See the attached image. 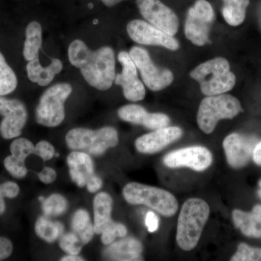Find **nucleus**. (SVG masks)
I'll use <instances>...</instances> for the list:
<instances>
[{"label": "nucleus", "mask_w": 261, "mask_h": 261, "mask_svg": "<svg viewBox=\"0 0 261 261\" xmlns=\"http://www.w3.org/2000/svg\"><path fill=\"white\" fill-rule=\"evenodd\" d=\"M252 160L257 166H261V141L257 143L252 154Z\"/></svg>", "instance_id": "nucleus-39"}, {"label": "nucleus", "mask_w": 261, "mask_h": 261, "mask_svg": "<svg viewBox=\"0 0 261 261\" xmlns=\"http://www.w3.org/2000/svg\"><path fill=\"white\" fill-rule=\"evenodd\" d=\"M17 86L18 80L16 75L0 51V96L7 95L14 92Z\"/></svg>", "instance_id": "nucleus-28"}, {"label": "nucleus", "mask_w": 261, "mask_h": 261, "mask_svg": "<svg viewBox=\"0 0 261 261\" xmlns=\"http://www.w3.org/2000/svg\"><path fill=\"white\" fill-rule=\"evenodd\" d=\"M210 216V207L200 198L185 201L178 216L176 243L184 251H191L200 240Z\"/></svg>", "instance_id": "nucleus-2"}, {"label": "nucleus", "mask_w": 261, "mask_h": 261, "mask_svg": "<svg viewBox=\"0 0 261 261\" xmlns=\"http://www.w3.org/2000/svg\"><path fill=\"white\" fill-rule=\"evenodd\" d=\"M222 14L226 23L231 27H238L245 21L250 0H223Z\"/></svg>", "instance_id": "nucleus-26"}, {"label": "nucleus", "mask_w": 261, "mask_h": 261, "mask_svg": "<svg viewBox=\"0 0 261 261\" xmlns=\"http://www.w3.org/2000/svg\"><path fill=\"white\" fill-rule=\"evenodd\" d=\"M73 232L78 235L83 245H87L94 238V224L91 222L90 216L87 211L80 209L73 214L71 221Z\"/></svg>", "instance_id": "nucleus-27"}, {"label": "nucleus", "mask_w": 261, "mask_h": 261, "mask_svg": "<svg viewBox=\"0 0 261 261\" xmlns=\"http://www.w3.org/2000/svg\"><path fill=\"white\" fill-rule=\"evenodd\" d=\"M255 136L233 133L228 135L223 142L226 160L233 168L245 167L252 159L254 149L257 145Z\"/></svg>", "instance_id": "nucleus-14"}, {"label": "nucleus", "mask_w": 261, "mask_h": 261, "mask_svg": "<svg viewBox=\"0 0 261 261\" xmlns=\"http://www.w3.org/2000/svg\"><path fill=\"white\" fill-rule=\"evenodd\" d=\"M45 200V198H44V197H39V200L41 202H44V200Z\"/></svg>", "instance_id": "nucleus-44"}, {"label": "nucleus", "mask_w": 261, "mask_h": 261, "mask_svg": "<svg viewBox=\"0 0 261 261\" xmlns=\"http://www.w3.org/2000/svg\"><path fill=\"white\" fill-rule=\"evenodd\" d=\"M113 200L106 192H100L94 199V228L96 234H101L115 222L111 218Z\"/></svg>", "instance_id": "nucleus-22"}, {"label": "nucleus", "mask_w": 261, "mask_h": 261, "mask_svg": "<svg viewBox=\"0 0 261 261\" xmlns=\"http://www.w3.org/2000/svg\"><path fill=\"white\" fill-rule=\"evenodd\" d=\"M240 100L230 94H217L204 98L199 106L197 122L206 135L214 132L217 123L223 119H232L243 112Z\"/></svg>", "instance_id": "nucleus-4"}, {"label": "nucleus", "mask_w": 261, "mask_h": 261, "mask_svg": "<svg viewBox=\"0 0 261 261\" xmlns=\"http://www.w3.org/2000/svg\"><path fill=\"white\" fill-rule=\"evenodd\" d=\"M97 23V20H94V23Z\"/></svg>", "instance_id": "nucleus-46"}, {"label": "nucleus", "mask_w": 261, "mask_h": 261, "mask_svg": "<svg viewBox=\"0 0 261 261\" xmlns=\"http://www.w3.org/2000/svg\"><path fill=\"white\" fill-rule=\"evenodd\" d=\"M73 88L68 83H60L47 89L39 99L36 109V121L46 127H56L64 121L65 102Z\"/></svg>", "instance_id": "nucleus-7"}, {"label": "nucleus", "mask_w": 261, "mask_h": 261, "mask_svg": "<svg viewBox=\"0 0 261 261\" xmlns=\"http://www.w3.org/2000/svg\"><path fill=\"white\" fill-rule=\"evenodd\" d=\"M93 8V5L89 4V8Z\"/></svg>", "instance_id": "nucleus-45"}, {"label": "nucleus", "mask_w": 261, "mask_h": 261, "mask_svg": "<svg viewBox=\"0 0 261 261\" xmlns=\"http://www.w3.org/2000/svg\"><path fill=\"white\" fill-rule=\"evenodd\" d=\"M103 251L106 260L119 261L143 260V246L140 241L133 238H123L113 242Z\"/></svg>", "instance_id": "nucleus-19"}, {"label": "nucleus", "mask_w": 261, "mask_h": 261, "mask_svg": "<svg viewBox=\"0 0 261 261\" xmlns=\"http://www.w3.org/2000/svg\"><path fill=\"white\" fill-rule=\"evenodd\" d=\"M212 162L211 151L201 146H192L173 151L163 159V163L168 167H188L196 171H205L210 167Z\"/></svg>", "instance_id": "nucleus-13"}, {"label": "nucleus", "mask_w": 261, "mask_h": 261, "mask_svg": "<svg viewBox=\"0 0 261 261\" xmlns=\"http://www.w3.org/2000/svg\"><path fill=\"white\" fill-rule=\"evenodd\" d=\"M34 147L30 140L25 138L15 139L10 145V155L4 160V166L8 172L16 178H23L28 173L25 159L34 154Z\"/></svg>", "instance_id": "nucleus-18"}, {"label": "nucleus", "mask_w": 261, "mask_h": 261, "mask_svg": "<svg viewBox=\"0 0 261 261\" xmlns=\"http://www.w3.org/2000/svg\"><path fill=\"white\" fill-rule=\"evenodd\" d=\"M103 182L102 178L97 175L94 174L87 181V190L90 193H95L98 190L102 188Z\"/></svg>", "instance_id": "nucleus-38"}, {"label": "nucleus", "mask_w": 261, "mask_h": 261, "mask_svg": "<svg viewBox=\"0 0 261 261\" xmlns=\"http://www.w3.org/2000/svg\"><path fill=\"white\" fill-rule=\"evenodd\" d=\"M129 56L140 70L144 84L150 90L159 92L172 84L174 78L172 72L156 66L146 49L133 47L130 49Z\"/></svg>", "instance_id": "nucleus-9"}, {"label": "nucleus", "mask_w": 261, "mask_h": 261, "mask_svg": "<svg viewBox=\"0 0 261 261\" xmlns=\"http://www.w3.org/2000/svg\"><path fill=\"white\" fill-rule=\"evenodd\" d=\"M61 250L68 255H79L82 250V244L76 233L68 232L63 233L60 238Z\"/></svg>", "instance_id": "nucleus-30"}, {"label": "nucleus", "mask_w": 261, "mask_h": 261, "mask_svg": "<svg viewBox=\"0 0 261 261\" xmlns=\"http://www.w3.org/2000/svg\"><path fill=\"white\" fill-rule=\"evenodd\" d=\"M34 154L39 156L43 161H48L54 157L56 149L54 146L47 141H41L34 147Z\"/></svg>", "instance_id": "nucleus-33"}, {"label": "nucleus", "mask_w": 261, "mask_h": 261, "mask_svg": "<svg viewBox=\"0 0 261 261\" xmlns=\"http://www.w3.org/2000/svg\"><path fill=\"white\" fill-rule=\"evenodd\" d=\"M36 234L46 243H53L61 238L64 226L59 221H53L47 216H40L36 221Z\"/></svg>", "instance_id": "nucleus-25"}, {"label": "nucleus", "mask_w": 261, "mask_h": 261, "mask_svg": "<svg viewBox=\"0 0 261 261\" xmlns=\"http://www.w3.org/2000/svg\"><path fill=\"white\" fill-rule=\"evenodd\" d=\"M68 59L80 68L87 83L98 90H108L116 77L114 51L110 47L91 50L83 41L76 39L68 47Z\"/></svg>", "instance_id": "nucleus-1"}, {"label": "nucleus", "mask_w": 261, "mask_h": 261, "mask_svg": "<svg viewBox=\"0 0 261 261\" xmlns=\"http://www.w3.org/2000/svg\"><path fill=\"white\" fill-rule=\"evenodd\" d=\"M123 195L130 205H146L167 217L173 216L178 211L176 197L159 187L130 182L123 188Z\"/></svg>", "instance_id": "nucleus-6"}, {"label": "nucleus", "mask_w": 261, "mask_h": 261, "mask_svg": "<svg viewBox=\"0 0 261 261\" xmlns=\"http://www.w3.org/2000/svg\"><path fill=\"white\" fill-rule=\"evenodd\" d=\"M190 76L200 84L201 92L206 96L226 93L233 88L237 81L229 63L224 58L199 65L190 72Z\"/></svg>", "instance_id": "nucleus-3"}, {"label": "nucleus", "mask_w": 261, "mask_h": 261, "mask_svg": "<svg viewBox=\"0 0 261 261\" xmlns=\"http://www.w3.org/2000/svg\"><path fill=\"white\" fill-rule=\"evenodd\" d=\"M42 203L44 216L48 217L61 216L68 210V201L60 194H53L45 198Z\"/></svg>", "instance_id": "nucleus-29"}, {"label": "nucleus", "mask_w": 261, "mask_h": 261, "mask_svg": "<svg viewBox=\"0 0 261 261\" xmlns=\"http://www.w3.org/2000/svg\"><path fill=\"white\" fill-rule=\"evenodd\" d=\"M101 240L105 245H109L118 238H124L127 234V228L124 225L114 222L106 228L101 233Z\"/></svg>", "instance_id": "nucleus-32"}, {"label": "nucleus", "mask_w": 261, "mask_h": 261, "mask_svg": "<svg viewBox=\"0 0 261 261\" xmlns=\"http://www.w3.org/2000/svg\"><path fill=\"white\" fill-rule=\"evenodd\" d=\"M0 135L5 140L16 138L22 134L28 120V111L25 105L16 99L0 96Z\"/></svg>", "instance_id": "nucleus-10"}, {"label": "nucleus", "mask_w": 261, "mask_h": 261, "mask_svg": "<svg viewBox=\"0 0 261 261\" xmlns=\"http://www.w3.org/2000/svg\"><path fill=\"white\" fill-rule=\"evenodd\" d=\"M126 29L130 39L138 44L161 46L172 51L179 49V44L173 36L160 30L144 20H130Z\"/></svg>", "instance_id": "nucleus-12"}, {"label": "nucleus", "mask_w": 261, "mask_h": 261, "mask_svg": "<svg viewBox=\"0 0 261 261\" xmlns=\"http://www.w3.org/2000/svg\"><path fill=\"white\" fill-rule=\"evenodd\" d=\"M63 63L59 59H53L50 64L43 68L39 63V58L29 61L27 65V75L30 81L39 84L41 87H46L54 80L56 75L63 70Z\"/></svg>", "instance_id": "nucleus-23"}, {"label": "nucleus", "mask_w": 261, "mask_h": 261, "mask_svg": "<svg viewBox=\"0 0 261 261\" xmlns=\"http://www.w3.org/2000/svg\"><path fill=\"white\" fill-rule=\"evenodd\" d=\"M118 115L123 121L142 125L149 129L156 130L168 126L169 117L164 113H149L138 105H126L118 110Z\"/></svg>", "instance_id": "nucleus-17"}, {"label": "nucleus", "mask_w": 261, "mask_h": 261, "mask_svg": "<svg viewBox=\"0 0 261 261\" xmlns=\"http://www.w3.org/2000/svg\"><path fill=\"white\" fill-rule=\"evenodd\" d=\"M232 220L235 226L248 238L261 239V205H256L250 212L233 210Z\"/></svg>", "instance_id": "nucleus-21"}, {"label": "nucleus", "mask_w": 261, "mask_h": 261, "mask_svg": "<svg viewBox=\"0 0 261 261\" xmlns=\"http://www.w3.org/2000/svg\"><path fill=\"white\" fill-rule=\"evenodd\" d=\"M67 163L72 181L79 187H86L89 178L94 174V163L87 152L73 151L68 154Z\"/></svg>", "instance_id": "nucleus-20"}, {"label": "nucleus", "mask_w": 261, "mask_h": 261, "mask_svg": "<svg viewBox=\"0 0 261 261\" xmlns=\"http://www.w3.org/2000/svg\"><path fill=\"white\" fill-rule=\"evenodd\" d=\"M5 196L3 192L0 190V216H2L5 212L6 210V205H5Z\"/></svg>", "instance_id": "nucleus-41"}, {"label": "nucleus", "mask_w": 261, "mask_h": 261, "mask_svg": "<svg viewBox=\"0 0 261 261\" xmlns=\"http://www.w3.org/2000/svg\"><path fill=\"white\" fill-rule=\"evenodd\" d=\"M103 4L106 5L107 7H113L115 5H118V3H121V2L123 1V0H101Z\"/></svg>", "instance_id": "nucleus-42"}, {"label": "nucleus", "mask_w": 261, "mask_h": 261, "mask_svg": "<svg viewBox=\"0 0 261 261\" xmlns=\"http://www.w3.org/2000/svg\"><path fill=\"white\" fill-rule=\"evenodd\" d=\"M145 225L149 232L153 233L157 231L159 226V219L157 215L152 211H149L146 215Z\"/></svg>", "instance_id": "nucleus-37"}, {"label": "nucleus", "mask_w": 261, "mask_h": 261, "mask_svg": "<svg viewBox=\"0 0 261 261\" xmlns=\"http://www.w3.org/2000/svg\"><path fill=\"white\" fill-rule=\"evenodd\" d=\"M62 261H84L85 259L83 257L80 256L79 255H67L65 256L62 257Z\"/></svg>", "instance_id": "nucleus-40"}, {"label": "nucleus", "mask_w": 261, "mask_h": 261, "mask_svg": "<svg viewBox=\"0 0 261 261\" xmlns=\"http://www.w3.org/2000/svg\"><path fill=\"white\" fill-rule=\"evenodd\" d=\"M42 44V25L37 21L31 22L25 29V41L23 50L24 58L29 62L39 58Z\"/></svg>", "instance_id": "nucleus-24"}, {"label": "nucleus", "mask_w": 261, "mask_h": 261, "mask_svg": "<svg viewBox=\"0 0 261 261\" xmlns=\"http://www.w3.org/2000/svg\"><path fill=\"white\" fill-rule=\"evenodd\" d=\"M141 15L149 23L171 36L178 32V18L161 0H136Z\"/></svg>", "instance_id": "nucleus-11"}, {"label": "nucleus", "mask_w": 261, "mask_h": 261, "mask_svg": "<svg viewBox=\"0 0 261 261\" xmlns=\"http://www.w3.org/2000/svg\"><path fill=\"white\" fill-rule=\"evenodd\" d=\"M182 135L179 127H163L139 137L135 141L136 148L141 153H156L181 138Z\"/></svg>", "instance_id": "nucleus-16"}, {"label": "nucleus", "mask_w": 261, "mask_h": 261, "mask_svg": "<svg viewBox=\"0 0 261 261\" xmlns=\"http://www.w3.org/2000/svg\"><path fill=\"white\" fill-rule=\"evenodd\" d=\"M214 9L206 0H197L187 13L185 25L187 39L202 47L209 42V33L214 21Z\"/></svg>", "instance_id": "nucleus-8"}, {"label": "nucleus", "mask_w": 261, "mask_h": 261, "mask_svg": "<svg viewBox=\"0 0 261 261\" xmlns=\"http://www.w3.org/2000/svg\"><path fill=\"white\" fill-rule=\"evenodd\" d=\"M118 59L123 67V70L121 73L117 74L115 77L114 83L121 86L123 95L128 100L132 102L142 100L145 97V86L139 80L137 67L129 53L121 51L118 54Z\"/></svg>", "instance_id": "nucleus-15"}, {"label": "nucleus", "mask_w": 261, "mask_h": 261, "mask_svg": "<svg viewBox=\"0 0 261 261\" xmlns=\"http://www.w3.org/2000/svg\"><path fill=\"white\" fill-rule=\"evenodd\" d=\"M69 149L83 151L94 156L102 155L108 149L116 147L119 142L116 128L105 126L97 130L75 128L65 136Z\"/></svg>", "instance_id": "nucleus-5"}, {"label": "nucleus", "mask_w": 261, "mask_h": 261, "mask_svg": "<svg viewBox=\"0 0 261 261\" xmlns=\"http://www.w3.org/2000/svg\"><path fill=\"white\" fill-rule=\"evenodd\" d=\"M231 261H261V248H255L245 243L239 245L238 251L231 257Z\"/></svg>", "instance_id": "nucleus-31"}, {"label": "nucleus", "mask_w": 261, "mask_h": 261, "mask_svg": "<svg viewBox=\"0 0 261 261\" xmlns=\"http://www.w3.org/2000/svg\"><path fill=\"white\" fill-rule=\"evenodd\" d=\"M38 177L42 183L45 185H49L56 181L57 178V173L56 170L53 168L45 166L40 173H38Z\"/></svg>", "instance_id": "nucleus-36"}, {"label": "nucleus", "mask_w": 261, "mask_h": 261, "mask_svg": "<svg viewBox=\"0 0 261 261\" xmlns=\"http://www.w3.org/2000/svg\"><path fill=\"white\" fill-rule=\"evenodd\" d=\"M13 245L9 239L0 236V260H5L12 255Z\"/></svg>", "instance_id": "nucleus-35"}, {"label": "nucleus", "mask_w": 261, "mask_h": 261, "mask_svg": "<svg viewBox=\"0 0 261 261\" xmlns=\"http://www.w3.org/2000/svg\"><path fill=\"white\" fill-rule=\"evenodd\" d=\"M0 190L4 194L5 197L9 199L15 198L20 192V187L13 181H7L1 184Z\"/></svg>", "instance_id": "nucleus-34"}, {"label": "nucleus", "mask_w": 261, "mask_h": 261, "mask_svg": "<svg viewBox=\"0 0 261 261\" xmlns=\"http://www.w3.org/2000/svg\"><path fill=\"white\" fill-rule=\"evenodd\" d=\"M259 189L257 190V195H258L259 197L261 199V179L258 182Z\"/></svg>", "instance_id": "nucleus-43"}]
</instances>
